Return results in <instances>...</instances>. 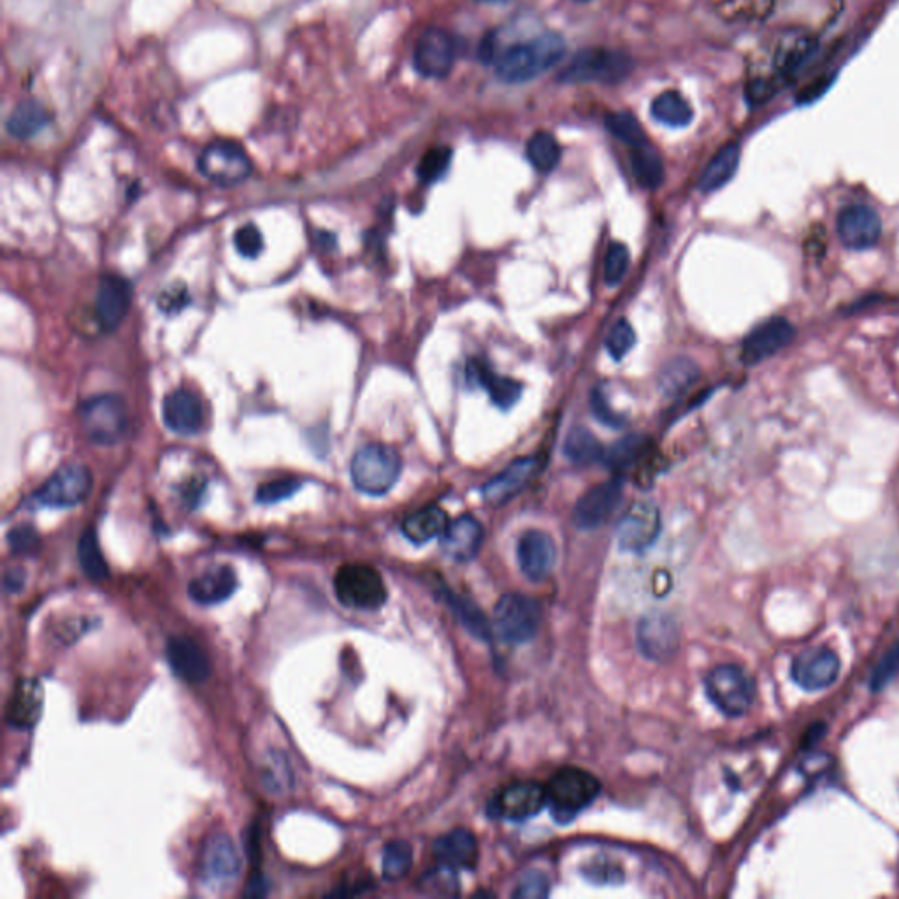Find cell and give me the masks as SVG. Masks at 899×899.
Segmentation results:
<instances>
[{"label":"cell","mask_w":899,"mask_h":899,"mask_svg":"<svg viewBox=\"0 0 899 899\" xmlns=\"http://www.w3.org/2000/svg\"><path fill=\"white\" fill-rule=\"evenodd\" d=\"M566 53L564 37L547 32L529 43L515 44L497 53V76L506 83H524L561 62Z\"/></svg>","instance_id":"obj_1"},{"label":"cell","mask_w":899,"mask_h":899,"mask_svg":"<svg viewBox=\"0 0 899 899\" xmlns=\"http://www.w3.org/2000/svg\"><path fill=\"white\" fill-rule=\"evenodd\" d=\"M547 806L554 820L559 824H568L576 819L592 801L599 796L601 784L589 771L575 766H566L554 773L548 780Z\"/></svg>","instance_id":"obj_2"},{"label":"cell","mask_w":899,"mask_h":899,"mask_svg":"<svg viewBox=\"0 0 899 899\" xmlns=\"http://www.w3.org/2000/svg\"><path fill=\"white\" fill-rule=\"evenodd\" d=\"M403 462L392 446L369 443L359 448L350 464L355 489L367 496H385L401 476Z\"/></svg>","instance_id":"obj_3"},{"label":"cell","mask_w":899,"mask_h":899,"mask_svg":"<svg viewBox=\"0 0 899 899\" xmlns=\"http://www.w3.org/2000/svg\"><path fill=\"white\" fill-rule=\"evenodd\" d=\"M334 590L341 605L355 610H378L389 597L378 569L362 562L341 566L334 576Z\"/></svg>","instance_id":"obj_4"},{"label":"cell","mask_w":899,"mask_h":899,"mask_svg":"<svg viewBox=\"0 0 899 899\" xmlns=\"http://www.w3.org/2000/svg\"><path fill=\"white\" fill-rule=\"evenodd\" d=\"M633 58L619 50L589 48L578 51L561 74L568 83H605L615 85L626 80L633 71Z\"/></svg>","instance_id":"obj_5"},{"label":"cell","mask_w":899,"mask_h":899,"mask_svg":"<svg viewBox=\"0 0 899 899\" xmlns=\"http://www.w3.org/2000/svg\"><path fill=\"white\" fill-rule=\"evenodd\" d=\"M127 404L116 394H101L80 406L83 432L94 445L113 446L127 432Z\"/></svg>","instance_id":"obj_6"},{"label":"cell","mask_w":899,"mask_h":899,"mask_svg":"<svg viewBox=\"0 0 899 899\" xmlns=\"http://www.w3.org/2000/svg\"><path fill=\"white\" fill-rule=\"evenodd\" d=\"M706 694L727 717H741L756 699V685L736 664H720L706 677Z\"/></svg>","instance_id":"obj_7"},{"label":"cell","mask_w":899,"mask_h":899,"mask_svg":"<svg viewBox=\"0 0 899 899\" xmlns=\"http://www.w3.org/2000/svg\"><path fill=\"white\" fill-rule=\"evenodd\" d=\"M197 167L206 180L216 187H236L248 180L253 164L245 148L234 141H213L209 143L197 160Z\"/></svg>","instance_id":"obj_8"},{"label":"cell","mask_w":899,"mask_h":899,"mask_svg":"<svg viewBox=\"0 0 899 899\" xmlns=\"http://www.w3.org/2000/svg\"><path fill=\"white\" fill-rule=\"evenodd\" d=\"M494 626L504 641L513 645L527 643L540 631V603L518 592L504 594L494 610Z\"/></svg>","instance_id":"obj_9"},{"label":"cell","mask_w":899,"mask_h":899,"mask_svg":"<svg viewBox=\"0 0 899 899\" xmlns=\"http://www.w3.org/2000/svg\"><path fill=\"white\" fill-rule=\"evenodd\" d=\"M241 857L238 847L227 833L211 836L202 849L199 877L211 891H225L238 882Z\"/></svg>","instance_id":"obj_10"},{"label":"cell","mask_w":899,"mask_h":899,"mask_svg":"<svg viewBox=\"0 0 899 899\" xmlns=\"http://www.w3.org/2000/svg\"><path fill=\"white\" fill-rule=\"evenodd\" d=\"M94 487V476L87 466L72 464L58 469L37 490V503L48 508H72L83 503Z\"/></svg>","instance_id":"obj_11"},{"label":"cell","mask_w":899,"mask_h":899,"mask_svg":"<svg viewBox=\"0 0 899 899\" xmlns=\"http://www.w3.org/2000/svg\"><path fill=\"white\" fill-rule=\"evenodd\" d=\"M547 806V787L534 780H520L503 787L489 803L490 817L504 820L533 819Z\"/></svg>","instance_id":"obj_12"},{"label":"cell","mask_w":899,"mask_h":899,"mask_svg":"<svg viewBox=\"0 0 899 899\" xmlns=\"http://www.w3.org/2000/svg\"><path fill=\"white\" fill-rule=\"evenodd\" d=\"M842 662L829 647H810L794 657L791 677L805 691H824L835 684Z\"/></svg>","instance_id":"obj_13"},{"label":"cell","mask_w":899,"mask_h":899,"mask_svg":"<svg viewBox=\"0 0 899 899\" xmlns=\"http://www.w3.org/2000/svg\"><path fill=\"white\" fill-rule=\"evenodd\" d=\"M661 533V513L652 503H636L620 520L617 529L619 547L624 552L640 554L654 545Z\"/></svg>","instance_id":"obj_14"},{"label":"cell","mask_w":899,"mask_h":899,"mask_svg":"<svg viewBox=\"0 0 899 899\" xmlns=\"http://www.w3.org/2000/svg\"><path fill=\"white\" fill-rule=\"evenodd\" d=\"M638 647L650 661L673 659L680 647L677 622L666 613H648L638 624Z\"/></svg>","instance_id":"obj_15"},{"label":"cell","mask_w":899,"mask_h":899,"mask_svg":"<svg viewBox=\"0 0 899 899\" xmlns=\"http://www.w3.org/2000/svg\"><path fill=\"white\" fill-rule=\"evenodd\" d=\"M132 285L120 274H106L95 295V320L104 332H115L129 315Z\"/></svg>","instance_id":"obj_16"},{"label":"cell","mask_w":899,"mask_h":899,"mask_svg":"<svg viewBox=\"0 0 899 899\" xmlns=\"http://www.w3.org/2000/svg\"><path fill=\"white\" fill-rule=\"evenodd\" d=\"M624 483L620 478H613L608 482L599 483L596 487L587 490L576 503L573 511V522L578 529H597L603 526L622 499Z\"/></svg>","instance_id":"obj_17"},{"label":"cell","mask_w":899,"mask_h":899,"mask_svg":"<svg viewBox=\"0 0 899 899\" xmlns=\"http://www.w3.org/2000/svg\"><path fill=\"white\" fill-rule=\"evenodd\" d=\"M455 39L441 29H427L415 48V69L424 78L439 80L452 71L455 64Z\"/></svg>","instance_id":"obj_18"},{"label":"cell","mask_w":899,"mask_h":899,"mask_svg":"<svg viewBox=\"0 0 899 899\" xmlns=\"http://www.w3.org/2000/svg\"><path fill=\"white\" fill-rule=\"evenodd\" d=\"M838 236L850 250H868L877 245L882 236V222L875 209L863 204H852L842 209L838 216Z\"/></svg>","instance_id":"obj_19"},{"label":"cell","mask_w":899,"mask_h":899,"mask_svg":"<svg viewBox=\"0 0 899 899\" xmlns=\"http://www.w3.org/2000/svg\"><path fill=\"white\" fill-rule=\"evenodd\" d=\"M796 336V329L785 318H773L750 332L741 346V360L754 366L780 352Z\"/></svg>","instance_id":"obj_20"},{"label":"cell","mask_w":899,"mask_h":899,"mask_svg":"<svg viewBox=\"0 0 899 899\" xmlns=\"http://www.w3.org/2000/svg\"><path fill=\"white\" fill-rule=\"evenodd\" d=\"M518 566L531 582H543L554 571L557 548L547 533L527 531L517 547Z\"/></svg>","instance_id":"obj_21"},{"label":"cell","mask_w":899,"mask_h":899,"mask_svg":"<svg viewBox=\"0 0 899 899\" xmlns=\"http://www.w3.org/2000/svg\"><path fill=\"white\" fill-rule=\"evenodd\" d=\"M43 685L36 678H22L16 682L6 705V720L11 727L27 731L36 726L43 713Z\"/></svg>","instance_id":"obj_22"},{"label":"cell","mask_w":899,"mask_h":899,"mask_svg":"<svg viewBox=\"0 0 899 899\" xmlns=\"http://www.w3.org/2000/svg\"><path fill=\"white\" fill-rule=\"evenodd\" d=\"M164 424L180 436H194L204 425V408L201 399L192 390L176 389L162 404Z\"/></svg>","instance_id":"obj_23"},{"label":"cell","mask_w":899,"mask_h":899,"mask_svg":"<svg viewBox=\"0 0 899 899\" xmlns=\"http://www.w3.org/2000/svg\"><path fill=\"white\" fill-rule=\"evenodd\" d=\"M167 659L174 673L188 684H202L211 675L208 655L187 636H173L167 641Z\"/></svg>","instance_id":"obj_24"},{"label":"cell","mask_w":899,"mask_h":899,"mask_svg":"<svg viewBox=\"0 0 899 899\" xmlns=\"http://www.w3.org/2000/svg\"><path fill=\"white\" fill-rule=\"evenodd\" d=\"M432 852L441 868L450 871L473 870L478 863V840L468 829H454L439 836Z\"/></svg>","instance_id":"obj_25"},{"label":"cell","mask_w":899,"mask_h":899,"mask_svg":"<svg viewBox=\"0 0 899 899\" xmlns=\"http://www.w3.org/2000/svg\"><path fill=\"white\" fill-rule=\"evenodd\" d=\"M538 468H540V461L536 457H522V459L511 462L503 473H499L483 485V501L494 504V506L508 503L511 497L517 496L518 492L531 482V478Z\"/></svg>","instance_id":"obj_26"},{"label":"cell","mask_w":899,"mask_h":899,"mask_svg":"<svg viewBox=\"0 0 899 899\" xmlns=\"http://www.w3.org/2000/svg\"><path fill=\"white\" fill-rule=\"evenodd\" d=\"M483 543V527L475 517L457 518L441 534V550L455 562L475 559Z\"/></svg>","instance_id":"obj_27"},{"label":"cell","mask_w":899,"mask_h":899,"mask_svg":"<svg viewBox=\"0 0 899 899\" xmlns=\"http://www.w3.org/2000/svg\"><path fill=\"white\" fill-rule=\"evenodd\" d=\"M238 575L231 566H216L188 585V594L199 605H218L238 589Z\"/></svg>","instance_id":"obj_28"},{"label":"cell","mask_w":899,"mask_h":899,"mask_svg":"<svg viewBox=\"0 0 899 899\" xmlns=\"http://www.w3.org/2000/svg\"><path fill=\"white\" fill-rule=\"evenodd\" d=\"M466 374H468L469 382L473 383V385H482L483 389L489 392L492 403L496 404L497 408H501V410H510L522 396V385L520 383L511 380V378L492 374L489 367L485 366L483 362H478V360L469 362L468 373Z\"/></svg>","instance_id":"obj_29"},{"label":"cell","mask_w":899,"mask_h":899,"mask_svg":"<svg viewBox=\"0 0 899 899\" xmlns=\"http://www.w3.org/2000/svg\"><path fill=\"white\" fill-rule=\"evenodd\" d=\"M448 518L445 511L438 506H425L422 510L413 511L404 518L403 534L415 545H424L427 541L438 538L445 533Z\"/></svg>","instance_id":"obj_30"},{"label":"cell","mask_w":899,"mask_h":899,"mask_svg":"<svg viewBox=\"0 0 899 899\" xmlns=\"http://www.w3.org/2000/svg\"><path fill=\"white\" fill-rule=\"evenodd\" d=\"M48 123H50V113L46 111L41 102L36 99H23L22 102L16 104L13 113L9 115L6 129L11 136L25 141V139L39 134Z\"/></svg>","instance_id":"obj_31"},{"label":"cell","mask_w":899,"mask_h":899,"mask_svg":"<svg viewBox=\"0 0 899 899\" xmlns=\"http://www.w3.org/2000/svg\"><path fill=\"white\" fill-rule=\"evenodd\" d=\"M740 144L729 143L720 150L712 162L708 164L705 173L701 174L699 190L701 192H715L733 180L734 174L740 166Z\"/></svg>","instance_id":"obj_32"},{"label":"cell","mask_w":899,"mask_h":899,"mask_svg":"<svg viewBox=\"0 0 899 899\" xmlns=\"http://www.w3.org/2000/svg\"><path fill=\"white\" fill-rule=\"evenodd\" d=\"M648 452H650V439L641 434H631V436L619 439L617 443H613L608 450H605L603 462L612 471H626L636 462L645 459Z\"/></svg>","instance_id":"obj_33"},{"label":"cell","mask_w":899,"mask_h":899,"mask_svg":"<svg viewBox=\"0 0 899 899\" xmlns=\"http://www.w3.org/2000/svg\"><path fill=\"white\" fill-rule=\"evenodd\" d=\"M631 166H633L634 178L641 187L647 188V190L661 187V183L664 181V164H662L661 155L655 152V148H652L650 143L633 148Z\"/></svg>","instance_id":"obj_34"},{"label":"cell","mask_w":899,"mask_h":899,"mask_svg":"<svg viewBox=\"0 0 899 899\" xmlns=\"http://www.w3.org/2000/svg\"><path fill=\"white\" fill-rule=\"evenodd\" d=\"M699 367L691 359H675L662 369L659 390L666 397L682 396L698 382Z\"/></svg>","instance_id":"obj_35"},{"label":"cell","mask_w":899,"mask_h":899,"mask_svg":"<svg viewBox=\"0 0 899 899\" xmlns=\"http://www.w3.org/2000/svg\"><path fill=\"white\" fill-rule=\"evenodd\" d=\"M652 116L669 127H685L692 122L694 111L684 95L669 90L652 102Z\"/></svg>","instance_id":"obj_36"},{"label":"cell","mask_w":899,"mask_h":899,"mask_svg":"<svg viewBox=\"0 0 899 899\" xmlns=\"http://www.w3.org/2000/svg\"><path fill=\"white\" fill-rule=\"evenodd\" d=\"M564 454L569 461L578 466H589L597 461H603L605 448L597 441L596 436L587 429L576 427L569 432L564 443Z\"/></svg>","instance_id":"obj_37"},{"label":"cell","mask_w":899,"mask_h":899,"mask_svg":"<svg viewBox=\"0 0 899 899\" xmlns=\"http://www.w3.org/2000/svg\"><path fill=\"white\" fill-rule=\"evenodd\" d=\"M78 559H80L83 573L92 582L108 580V562L104 559V554H102L101 545H99L94 529H87L85 533L81 534L80 543H78Z\"/></svg>","instance_id":"obj_38"},{"label":"cell","mask_w":899,"mask_h":899,"mask_svg":"<svg viewBox=\"0 0 899 899\" xmlns=\"http://www.w3.org/2000/svg\"><path fill=\"white\" fill-rule=\"evenodd\" d=\"M527 159L540 173H550L561 160V146L550 132L541 130L527 143Z\"/></svg>","instance_id":"obj_39"},{"label":"cell","mask_w":899,"mask_h":899,"mask_svg":"<svg viewBox=\"0 0 899 899\" xmlns=\"http://www.w3.org/2000/svg\"><path fill=\"white\" fill-rule=\"evenodd\" d=\"M413 864V849L408 842H390L385 845L382 857V873L385 880L397 882L408 875Z\"/></svg>","instance_id":"obj_40"},{"label":"cell","mask_w":899,"mask_h":899,"mask_svg":"<svg viewBox=\"0 0 899 899\" xmlns=\"http://www.w3.org/2000/svg\"><path fill=\"white\" fill-rule=\"evenodd\" d=\"M606 129L622 143L629 144L631 148L648 143L645 130L641 129L640 122L631 113H613L606 118Z\"/></svg>","instance_id":"obj_41"},{"label":"cell","mask_w":899,"mask_h":899,"mask_svg":"<svg viewBox=\"0 0 899 899\" xmlns=\"http://www.w3.org/2000/svg\"><path fill=\"white\" fill-rule=\"evenodd\" d=\"M452 155L454 152L448 146H436L429 150L418 164V178L424 183L438 181L452 164Z\"/></svg>","instance_id":"obj_42"},{"label":"cell","mask_w":899,"mask_h":899,"mask_svg":"<svg viewBox=\"0 0 899 899\" xmlns=\"http://www.w3.org/2000/svg\"><path fill=\"white\" fill-rule=\"evenodd\" d=\"M450 601L454 603L452 608H454L455 613H459L461 622L466 626L469 633L475 634L476 638H480V640H489V624H487V620L483 619L482 613L478 612V608H475L473 603L464 601L461 597L450 596Z\"/></svg>","instance_id":"obj_43"},{"label":"cell","mask_w":899,"mask_h":899,"mask_svg":"<svg viewBox=\"0 0 899 899\" xmlns=\"http://www.w3.org/2000/svg\"><path fill=\"white\" fill-rule=\"evenodd\" d=\"M634 345H636V332H634L633 325L629 324L627 320H619L617 324L613 325V329L606 339L608 353L612 355L613 359L622 360L627 353L633 350Z\"/></svg>","instance_id":"obj_44"},{"label":"cell","mask_w":899,"mask_h":899,"mask_svg":"<svg viewBox=\"0 0 899 899\" xmlns=\"http://www.w3.org/2000/svg\"><path fill=\"white\" fill-rule=\"evenodd\" d=\"M583 875L592 884H620L624 880V871L615 861L608 859H594L583 866Z\"/></svg>","instance_id":"obj_45"},{"label":"cell","mask_w":899,"mask_h":899,"mask_svg":"<svg viewBox=\"0 0 899 899\" xmlns=\"http://www.w3.org/2000/svg\"><path fill=\"white\" fill-rule=\"evenodd\" d=\"M301 489V482L295 478H278L273 482L262 483L257 490V501L260 504H276L294 496Z\"/></svg>","instance_id":"obj_46"},{"label":"cell","mask_w":899,"mask_h":899,"mask_svg":"<svg viewBox=\"0 0 899 899\" xmlns=\"http://www.w3.org/2000/svg\"><path fill=\"white\" fill-rule=\"evenodd\" d=\"M629 260H631V255H629L626 245L613 243L608 248L605 259V278L608 285H617L622 281L629 269Z\"/></svg>","instance_id":"obj_47"},{"label":"cell","mask_w":899,"mask_h":899,"mask_svg":"<svg viewBox=\"0 0 899 899\" xmlns=\"http://www.w3.org/2000/svg\"><path fill=\"white\" fill-rule=\"evenodd\" d=\"M234 245H236V250L246 259H257L262 250H264V238H262L257 225L246 223L236 232Z\"/></svg>","instance_id":"obj_48"},{"label":"cell","mask_w":899,"mask_h":899,"mask_svg":"<svg viewBox=\"0 0 899 899\" xmlns=\"http://www.w3.org/2000/svg\"><path fill=\"white\" fill-rule=\"evenodd\" d=\"M899 673V645L894 647L882 657V661L878 662L877 668L871 675V687L873 691H880L884 685L889 684L892 678Z\"/></svg>","instance_id":"obj_49"},{"label":"cell","mask_w":899,"mask_h":899,"mask_svg":"<svg viewBox=\"0 0 899 899\" xmlns=\"http://www.w3.org/2000/svg\"><path fill=\"white\" fill-rule=\"evenodd\" d=\"M8 545L13 554H29L41 545V538L34 527L23 524L9 531Z\"/></svg>","instance_id":"obj_50"},{"label":"cell","mask_w":899,"mask_h":899,"mask_svg":"<svg viewBox=\"0 0 899 899\" xmlns=\"http://www.w3.org/2000/svg\"><path fill=\"white\" fill-rule=\"evenodd\" d=\"M550 892V880L540 871H533L524 877L518 884L517 891L513 892L515 898H545Z\"/></svg>","instance_id":"obj_51"},{"label":"cell","mask_w":899,"mask_h":899,"mask_svg":"<svg viewBox=\"0 0 899 899\" xmlns=\"http://www.w3.org/2000/svg\"><path fill=\"white\" fill-rule=\"evenodd\" d=\"M190 297H188L185 285L167 288L166 292H162L159 297V308L164 313H180L187 306Z\"/></svg>","instance_id":"obj_52"},{"label":"cell","mask_w":899,"mask_h":899,"mask_svg":"<svg viewBox=\"0 0 899 899\" xmlns=\"http://www.w3.org/2000/svg\"><path fill=\"white\" fill-rule=\"evenodd\" d=\"M729 13L734 16H745V18H754L768 13L771 8V0H729L727 2Z\"/></svg>","instance_id":"obj_53"},{"label":"cell","mask_w":899,"mask_h":899,"mask_svg":"<svg viewBox=\"0 0 899 899\" xmlns=\"http://www.w3.org/2000/svg\"><path fill=\"white\" fill-rule=\"evenodd\" d=\"M592 410H594V415H596L603 424L612 425V427H620V425L624 424L622 417H620V415H615L612 408L606 404V399L599 390H596L594 396H592Z\"/></svg>","instance_id":"obj_54"},{"label":"cell","mask_w":899,"mask_h":899,"mask_svg":"<svg viewBox=\"0 0 899 899\" xmlns=\"http://www.w3.org/2000/svg\"><path fill=\"white\" fill-rule=\"evenodd\" d=\"M269 894V882H267L266 878L259 875V873H255L250 878V882L246 885L245 896L248 898H264Z\"/></svg>","instance_id":"obj_55"},{"label":"cell","mask_w":899,"mask_h":899,"mask_svg":"<svg viewBox=\"0 0 899 899\" xmlns=\"http://www.w3.org/2000/svg\"><path fill=\"white\" fill-rule=\"evenodd\" d=\"M25 576L27 575L23 569H8L4 575V589L8 592H18L25 585Z\"/></svg>","instance_id":"obj_56"},{"label":"cell","mask_w":899,"mask_h":899,"mask_svg":"<svg viewBox=\"0 0 899 899\" xmlns=\"http://www.w3.org/2000/svg\"><path fill=\"white\" fill-rule=\"evenodd\" d=\"M202 490H204V482H199V480H194V482L188 485L185 497H187V501L192 503V506L199 503V497H201Z\"/></svg>","instance_id":"obj_57"},{"label":"cell","mask_w":899,"mask_h":899,"mask_svg":"<svg viewBox=\"0 0 899 899\" xmlns=\"http://www.w3.org/2000/svg\"><path fill=\"white\" fill-rule=\"evenodd\" d=\"M473 2H480V4H506L510 0H473Z\"/></svg>","instance_id":"obj_58"},{"label":"cell","mask_w":899,"mask_h":899,"mask_svg":"<svg viewBox=\"0 0 899 899\" xmlns=\"http://www.w3.org/2000/svg\"><path fill=\"white\" fill-rule=\"evenodd\" d=\"M582 2H587V0H582Z\"/></svg>","instance_id":"obj_59"}]
</instances>
